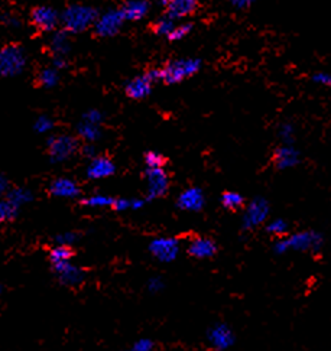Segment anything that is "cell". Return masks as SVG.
Masks as SVG:
<instances>
[{"mask_svg": "<svg viewBox=\"0 0 331 351\" xmlns=\"http://www.w3.org/2000/svg\"><path fill=\"white\" fill-rule=\"evenodd\" d=\"M116 172V165L109 156H95L90 159L86 175L88 180H104Z\"/></svg>", "mask_w": 331, "mask_h": 351, "instance_id": "5bb4252c", "label": "cell"}, {"mask_svg": "<svg viewBox=\"0 0 331 351\" xmlns=\"http://www.w3.org/2000/svg\"><path fill=\"white\" fill-rule=\"evenodd\" d=\"M31 21L36 29L42 32H52L57 29V26L61 23V15L48 5L36 6L31 12Z\"/></svg>", "mask_w": 331, "mask_h": 351, "instance_id": "9c48e42d", "label": "cell"}, {"mask_svg": "<svg viewBox=\"0 0 331 351\" xmlns=\"http://www.w3.org/2000/svg\"><path fill=\"white\" fill-rule=\"evenodd\" d=\"M210 343L217 350H226L234 344V334L226 324H217L208 332Z\"/></svg>", "mask_w": 331, "mask_h": 351, "instance_id": "d6986e66", "label": "cell"}, {"mask_svg": "<svg viewBox=\"0 0 331 351\" xmlns=\"http://www.w3.org/2000/svg\"><path fill=\"white\" fill-rule=\"evenodd\" d=\"M51 128H52V121H51L48 117H39V119L36 120V123H35V129H36L38 132H41V133L49 130Z\"/></svg>", "mask_w": 331, "mask_h": 351, "instance_id": "d590c367", "label": "cell"}, {"mask_svg": "<svg viewBox=\"0 0 331 351\" xmlns=\"http://www.w3.org/2000/svg\"><path fill=\"white\" fill-rule=\"evenodd\" d=\"M75 239H77V236L74 233H65V234H61L57 237L60 245H70V246H71V243L75 241Z\"/></svg>", "mask_w": 331, "mask_h": 351, "instance_id": "74e56055", "label": "cell"}, {"mask_svg": "<svg viewBox=\"0 0 331 351\" xmlns=\"http://www.w3.org/2000/svg\"><path fill=\"white\" fill-rule=\"evenodd\" d=\"M149 252L158 261L168 263L177 259L178 252H180V243L177 239H172V237L155 239L149 245Z\"/></svg>", "mask_w": 331, "mask_h": 351, "instance_id": "8fae6325", "label": "cell"}, {"mask_svg": "<svg viewBox=\"0 0 331 351\" xmlns=\"http://www.w3.org/2000/svg\"><path fill=\"white\" fill-rule=\"evenodd\" d=\"M269 211V202L265 198L258 197L252 199L245 207V214L242 220V226L245 230H254V228L262 226L268 220Z\"/></svg>", "mask_w": 331, "mask_h": 351, "instance_id": "8992f818", "label": "cell"}, {"mask_svg": "<svg viewBox=\"0 0 331 351\" xmlns=\"http://www.w3.org/2000/svg\"><path fill=\"white\" fill-rule=\"evenodd\" d=\"M97 10L87 5H70L61 13V26L69 34H80L95 26Z\"/></svg>", "mask_w": 331, "mask_h": 351, "instance_id": "7a4b0ae2", "label": "cell"}, {"mask_svg": "<svg viewBox=\"0 0 331 351\" xmlns=\"http://www.w3.org/2000/svg\"><path fill=\"white\" fill-rule=\"evenodd\" d=\"M47 146L52 162H64L75 154L78 149V141L67 134H61V136H52Z\"/></svg>", "mask_w": 331, "mask_h": 351, "instance_id": "52a82bcc", "label": "cell"}, {"mask_svg": "<svg viewBox=\"0 0 331 351\" xmlns=\"http://www.w3.org/2000/svg\"><path fill=\"white\" fill-rule=\"evenodd\" d=\"M145 178L148 184V198H160L168 193L169 178L164 168H147Z\"/></svg>", "mask_w": 331, "mask_h": 351, "instance_id": "30bf717a", "label": "cell"}, {"mask_svg": "<svg viewBox=\"0 0 331 351\" xmlns=\"http://www.w3.org/2000/svg\"><path fill=\"white\" fill-rule=\"evenodd\" d=\"M60 81V74L58 69H56L54 65L48 66V69H44L41 73L38 74V84L45 88H52L58 84Z\"/></svg>", "mask_w": 331, "mask_h": 351, "instance_id": "603a6c76", "label": "cell"}, {"mask_svg": "<svg viewBox=\"0 0 331 351\" xmlns=\"http://www.w3.org/2000/svg\"><path fill=\"white\" fill-rule=\"evenodd\" d=\"M301 155L298 149L293 146V143H282L281 146H278L273 155H272V162L276 169H291L299 164Z\"/></svg>", "mask_w": 331, "mask_h": 351, "instance_id": "4fadbf2b", "label": "cell"}, {"mask_svg": "<svg viewBox=\"0 0 331 351\" xmlns=\"http://www.w3.org/2000/svg\"><path fill=\"white\" fill-rule=\"evenodd\" d=\"M49 49L54 53V57H65L71 49L70 44V38L67 31H58L54 35H52L49 40Z\"/></svg>", "mask_w": 331, "mask_h": 351, "instance_id": "44dd1931", "label": "cell"}, {"mask_svg": "<svg viewBox=\"0 0 331 351\" xmlns=\"http://www.w3.org/2000/svg\"><path fill=\"white\" fill-rule=\"evenodd\" d=\"M204 193L197 186H191L180 194L177 206L185 211H200L204 207Z\"/></svg>", "mask_w": 331, "mask_h": 351, "instance_id": "e0dca14e", "label": "cell"}, {"mask_svg": "<svg viewBox=\"0 0 331 351\" xmlns=\"http://www.w3.org/2000/svg\"><path fill=\"white\" fill-rule=\"evenodd\" d=\"M167 15L172 19H184L195 12L198 0H162Z\"/></svg>", "mask_w": 331, "mask_h": 351, "instance_id": "2e32d148", "label": "cell"}, {"mask_svg": "<svg viewBox=\"0 0 331 351\" xmlns=\"http://www.w3.org/2000/svg\"><path fill=\"white\" fill-rule=\"evenodd\" d=\"M324 245L323 234L314 230L298 232L280 237L273 245L276 254H285L288 252H320Z\"/></svg>", "mask_w": 331, "mask_h": 351, "instance_id": "6da1fadb", "label": "cell"}, {"mask_svg": "<svg viewBox=\"0 0 331 351\" xmlns=\"http://www.w3.org/2000/svg\"><path fill=\"white\" fill-rule=\"evenodd\" d=\"M26 66V53L16 44L5 45L0 51V74L3 77H16Z\"/></svg>", "mask_w": 331, "mask_h": 351, "instance_id": "277c9868", "label": "cell"}, {"mask_svg": "<svg viewBox=\"0 0 331 351\" xmlns=\"http://www.w3.org/2000/svg\"><path fill=\"white\" fill-rule=\"evenodd\" d=\"M114 198L109 197V195H101V194H96V195H91L87 198L82 199V206L84 207H91V208H104V207H110L113 206Z\"/></svg>", "mask_w": 331, "mask_h": 351, "instance_id": "484cf974", "label": "cell"}, {"mask_svg": "<svg viewBox=\"0 0 331 351\" xmlns=\"http://www.w3.org/2000/svg\"><path fill=\"white\" fill-rule=\"evenodd\" d=\"M152 348H154V343L147 339L139 340L138 343H135L134 347H132V350H135V351H149Z\"/></svg>", "mask_w": 331, "mask_h": 351, "instance_id": "8d00e7d4", "label": "cell"}, {"mask_svg": "<svg viewBox=\"0 0 331 351\" xmlns=\"http://www.w3.org/2000/svg\"><path fill=\"white\" fill-rule=\"evenodd\" d=\"M49 194L58 198H77L82 195L80 186L70 178H57L49 184Z\"/></svg>", "mask_w": 331, "mask_h": 351, "instance_id": "ac0fdd59", "label": "cell"}, {"mask_svg": "<svg viewBox=\"0 0 331 351\" xmlns=\"http://www.w3.org/2000/svg\"><path fill=\"white\" fill-rule=\"evenodd\" d=\"M311 80H312V83H315V84H319L321 87L331 88V73L317 71L315 74H312Z\"/></svg>", "mask_w": 331, "mask_h": 351, "instance_id": "1f68e13d", "label": "cell"}, {"mask_svg": "<svg viewBox=\"0 0 331 351\" xmlns=\"http://www.w3.org/2000/svg\"><path fill=\"white\" fill-rule=\"evenodd\" d=\"M18 210H19L18 202L6 197L2 201V204H0V220H2L3 223L15 220V217L18 215Z\"/></svg>", "mask_w": 331, "mask_h": 351, "instance_id": "d4e9b609", "label": "cell"}, {"mask_svg": "<svg viewBox=\"0 0 331 351\" xmlns=\"http://www.w3.org/2000/svg\"><path fill=\"white\" fill-rule=\"evenodd\" d=\"M191 31H193V25H191L190 22L177 25L175 28H174V31H172V32L169 34L168 39H169V40H174V43H175V40H181V39H184L185 36H188V35L191 34Z\"/></svg>", "mask_w": 331, "mask_h": 351, "instance_id": "4dcf8cb0", "label": "cell"}, {"mask_svg": "<svg viewBox=\"0 0 331 351\" xmlns=\"http://www.w3.org/2000/svg\"><path fill=\"white\" fill-rule=\"evenodd\" d=\"M191 258L195 259H210L217 254V245L213 239L208 237H194L187 249Z\"/></svg>", "mask_w": 331, "mask_h": 351, "instance_id": "9a60e30c", "label": "cell"}, {"mask_svg": "<svg viewBox=\"0 0 331 351\" xmlns=\"http://www.w3.org/2000/svg\"><path fill=\"white\" fill-rule=\"evenodd\" d=\"M143 160H145V165H147V168H164L168 162V159L164 155L158 154V152H152V151L145 154Z\"/></svg>", "mask_w": 331, "mask_h": 351, "instance_id": "f546056e", "label": "cell"}, {"mask_svg": "<svg viewBox=\"0 0 331 351\" xmlns=\"http://www.w3.org/2000/svg\"><path fill=\"white\" fill-rule=\"evenodd\" d=\"M52 271L57 275L60 283L65 287H78L84 280L83 269L77 267L75 265L69 262H60V263H51Z\"/></svg>", "mask_w": 331, "mask_h": 351, "instance_id": "7c38bea8", "label": "cell"}, {"mask_svg": "<svg viewBox=\"0 0 331 351\" xmlns=\"http://www.w3.org/2000/svg\"><path fill=\"white\" fill-rule=\"evenodd\" d=\"M177 26L175 19H172L171 16L165 15L160 19H156V22L154 23V31L156 35H161V36H169V34L174 31V28Z\"/></svg>", "mask_w": 331, "mask_h": 351, "instance_id": "83f0119b", "label": "cell"}, {"mask_svg": "<svg viewBox=\"0 0 331 351\" xmlns=\"http://www.w3.org/2000/svg\"><path fill=\"white\" fill-rule=\"evenodd\" d=\"M267 232L275 237H285L289 232V224L284 219H275L267 224Z\"/></svg>", "mask_w": 331, "mask_h": 351, "instance_id": "f1b7e54d", "label": "cell"}, {"mask_svg": "<svg viewBox=\"0 0 331 351\" xmlns=\"http://www.w3.org/2000/svg\"><path fill=\"white\" fill-rule=\"evenodd\" d=\"M74 249L70 245H58L49 252V262L51 263H60V262H69L74 258Z\"/></svg>", "mask_w": 331, "mask_h": 351, "instance_id": "cb8c5ba5", "label": "cell"}, {"mask_svg": "<svg viewBox=\"0 0 331 351\" xmlns=\"http://www.w3.org/2000/svg\"><path fill=\"white\" fill-rule=\"evenodd\" d=\"M221 206L229 211H237L246 207V201L242 194L236 191H226L221 195Z\"/></svg>", "mask_w": 331, "mask_h": 351, "instance_id": "7402d4cb", "label": "cell"}, {"mask_svg": "<svg viewBox=\"0 0 331 351\" xmlns=\"http://www.w3.org/2000/svg\"><path fill=\"white\" fill-rule=\"evenodd\" d=\"M122 13L126 21L136 22L143 19L149 12V3L148 0H129L122 6Z\"/></svg>", "mask_w": 331, "mask_h": 351, "instance_id": "ffe728a7", "label": "cell"}, {"mask_svg": "<svg viewBox=\"0 0 331 351\" xmlns=\"http://www.w3.org/2000/svg\"><path fill=\"white\" fill-rule=\"evenodd\" d=\"M78 133L80 136L88 142H95L100 136V129L97 123H93V121L83 120V123L78 126Z\"/></svg>", "mask_w": 331, "mask_h": 351, "instance_id": "4316f807", "label": "cell"}, {"mask_svg": "<svg viewBox=\"0 0 331 351\" xmlns=\"http://www.w3.org/2000/svg\"><path fill=\"white\" fill-rule=\"evenodd\" d=\"M112 208L114 211H125L127 208H132V199H125V198H114V202Z\"/></svg>", "mask_w": 331, "mask_h": 351, "instance_id": "e575fe53", "label": "cell"}, {"mask_svg": "<svg viewBox=\"0 0 331 351\" xmlns=\"http://www.w3.org/2000/svg\"><path fill=\"white\" fill-rule=\"evenodd\" d=\"M125 21L126 19H125L121 9L119 10L112 9V10L104 12L103 15H100L93 28H95L96 35H99L101 38H110L121 31Z\"/></svg>", "mask_w": 331, "mask_h": 351, "instance_id": "ba28073f", "label": "cell"}, {"mask_svg": "<svg viewBox=\"0 0 331 351\" xmlns=\"http://www.w3.org/2000/svg\"><path fill=\"white\" fill-rule=\"evenodd\" d=\"M201 69V60L198 58H180L169 61L161 69V80L165 84H177L182 80L190 78Z\"/></svg>", "mask_w": 331, "mask_h": 351, "instance_id": "3957f363", "label": "cell"}, {"mask_svg": "<svg viewBox=\"0 0 331 351\" xmlns=\"http://www.w3.org/2000/svg\"><path fill=\"white\" fill-rule=\"evenodd\" d=\"M6 188H8V181L5 175H2V185H0V190H2L3 194H6Z\"/></svg>", "mask_w": 331, "mask_h": 351, "instance_id": "b9f144b4", "label": "cell"}, {"mask_svg": "<svg viewBox=\"0 0 331 351\" xmlns=\"http://www.w3.org/2000/svg\"><path fill=\"white\" fill-rule=\"evenodd\" d=\"M162 288V282H161V279H151L149 280V289L151 291H160Z\"/></svg>", "mask_w": 331, "mask_h": 351, "instance_id": "f35d334b", "label": "cell"}, {"mask_svg": "<svg viewBox=\"0 0 331 351\" xmlns=\"http://www.w3.org/2000/svg\"><path fill=\"white\" fill-rule=\"evenodd\" d=\"M294 134H295V130H294L293 125L285 123L280 128V138H281L282 143H293L294 142Z\"/></svg>", "mask_w": 331, "mask_h": 351, "instance_id": "d6a6232c", "label": "cell"}, {"mask_svg": "<svg viewBox=\"0 0 331 351\" xmlns=\"http://www.w3.org/2000/svg\"><path fill=\"white\" fill-rule=\"evenodd\" d=\"M83 154L87 156V158H95V147H93L91 145H86L83 147Z\"/></svg>", "mask_w": 331, "mask_h": 351, "instance_id": "60d3db41", "label": "cell"}, {"mask_svg": "<svg viewBox=\"0 0 331 351\" xmlns=\"http://www.w3.org/2000/svg\"><path fill=\"white\" fill-rule=\"evenodd\" d=\"M158 80H161V70H151L132 78L125 88L126 96L132 100L147 99Z\"/></svg>", "mask_w": 331, "mask_h": 351, "instance_id": "5b68a950", "label": "cell"}, {"mask_svg": "<svg viewBox=\"0 0 331 351\" xmlns=\"http://www.w3.org/2000/svg\"><path fill=\"white\" fill-rule=\"evenodd\" d=\"M3 21H5V23H6L8 26H12V28H16V26L21 25L19 19H18V18H13V16H5Z\"/></svg>", "mask_w": 331, "mask_h": 351, "instance_id": "ab89813d", "label": "cell"}, {"mask_svg": "<svg viewBox=\"0 0 331 351\" xmlns=\"http://www.w3.org/2000/svg\"><path fill=\"white\" fill-rule=\"evenodd\" d=\"M228 2L236 10H247L256 3V0H228Z\"/></svg>", "mask_w": 331, "mask_h": 351, "instance_id": "836d02e7", "label": "cell"}]
</instances>
